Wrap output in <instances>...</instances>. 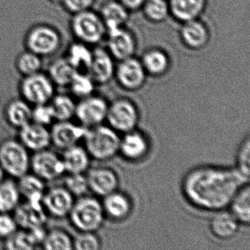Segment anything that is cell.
I'll return each mask as SVG.
<instances>
[{
  "label": "cell",
  "mask_w": 250,
  "mask_h": 250,
  "mask_svg": "<svg viewBox=\"0 0 250 250\" xmlns=\"http://www.w3.org/2000/svg\"><path fill=\"white\" fill-rule=\"evenodd\" d=\"M250 178L236 168L204 165L190 169L181 182L186 200L194 207L208 212L225 210L237 191Z\"/></svg>",
  "instance_id": "1"
},
{
  "label": "cell",
  "mask_w": 250,
  "mask_h": 250,
  "mask_svg": "<svg viewBox=\"0 0 250 250\" xmlns=\"http://www.w3.org/2000/svg\"><path fill=\"white\" fill-rule=\"evenodd\" d=\"M120 140L119 133L109 125L101 124L87 128L83 141L91 159L104 162L118 154Z\"/></svg>",
  "instance_id": "2"
},
{
  "label": "cell",
  "mask_w": 250,
  "mask_h": 250,
  "mask_svg": "<svg viewBox=\"0 0 250 250\" xmlns=\"http://www.w3.org/2000/svg\"><path fill=\"white\" fill-rule=\"evenodd\" d=\"M102 202L96 197L84 195L76 198L68 215L70 223L78 232H97L104 222Z\"/></svg>",
  "instance_id": "3"
},
{
  "label": "cell",
  "mask_w": 250,
  "mask_h": 250,
  "mask_svg": "<svg viewBox=\"0 0 250 250\" xmlns=\"http://www.w3.org/2000/svg\"><path fill=\"white\" fill-rule=\"evenodd\" d=\"M70 29L75 41L90 46H99L106 36V28L99 13L93 10L73 14Z\"/></svg>",
  "instance_id": "4"
},
{
  "label": "cell",
  "mask_w": 250,
  "mask_h": 250,
  "mask_svg": "<svg viewBox=\"0 0 250 250\" xmlns=\"http://www.w3.org/2000/svg\"><path fill=\"white\" fill-rule=\"evenodd\" d=\"M62 43V36L58 29L44 23L32 26L24 37L26 49L42 58L53 56Z\"/></svg>",
  "instance_id": "5"
},
{
  "label": "cell",
  "mask_w": 250,
  "mask_h": 250,
  "mask_svg": "<svg viewBox=\"0 0 250 250\" xmlns=\"http://www.w3.org/2000/svg\"><path fill=\"white\" fill-rule=\"evenodd\" d=\"M30 151L18 139L7 138L0 143V166L14 179L30 172Z\"/></svg>",
  "instance_id": "6"
},
{
  "label": "cell",
  "mask_w": 250,
  "mask_h": 250,
  "mask_svg": "<svg viewBox=\"0 0 250 250\" xmlns=\"http://www.w3.org/2000/svg\"><path fill=\"white\" fill-rule=\"evenodd\" d=\"M18 89L20 98L32 106L49 103L56 93V86L48 74L42 71L22 77Z\"/></svg>",
  "instance_id": "7"
},
{
  "label": "cell",
  "mask_w": 250,
  "mask_h": 250,
  "mask_svg": "<svg viewBox=\"0 0 250 250\" xmlns=\"http://www.w3.org/2000/svg\"><path fill=\"white\" fill-rule=\"evenodd\" d=\"M106 121L119 134L136 129L140 121V111L134 102L119 98L109 104Z\"/></svg>",
  "instance_id": "8"
},
{
  "label": "cell",
  "mask_w": 250,
  "mask_h": 250,
  "mask_svg": "<svg viewBox=\"0 0 250 250\" xmlns=\"http://www.w3.org/2000/svg\"><path fill=\"white\" fill-rule=\"evenodd\" d=\"M30 171L46 183L60 179L65 174L61 155L49 148L33 153Z\"/></svg>",
  "instance_id": "9"
},
{
  "label": "cell",
  "mask_w": 250,
  "mask_h": 250,
  "mask_svg": "<svg viewBox=\"0 0 250 250\" xmlns=\"http://www.w3.org/2000/svg\"><path fill=\"white\" fill-rule=\"evenodd\" d=\"M147 77L140 58L135 56L118 61L116 63L114 78L120 87L127 91L140 90L146 84Z\"/></svg>",
  "instance_id": "10"
},
{
  "label": "cell",
  "mask_w": 250,
  "mask_h": 250,
  "mask_svg": "<svg viewBox=\"0 0 250 250\" xmlns=\"http://www.w3.org/2000/svg\"><path fill=\"white\" fill-rule=\"evenodd\" d=\"M108 106L109 103L104 98L94 93L79 101L74 118L85 128L101 125L106 121Z\"/></svg>",
  "instance_id": "11"
},
{
  "label": "cell",
  "mask_w": 250,
  "mask_h": 250,
  "mask_svg": "<svg viewBox=\"0 0 250 250\" xmlns=\"http://www.w3.org/2000/svg\"><path fill=\"white\" fill-rule=\"evenodd\" d=\"M106 50L118 62L135 56L137 50V38L125 27L106 32Z\"/></svg>",
  "instance_id": "12"
},
{
  "label": "cell",
  "mask_w": 250,
  "mask_h": 250,
  "mask_svg": "<svg viewBox=\"0 0 250 250\" xmlns=\"http://www.w3.org/2000/svg\"><path fill=\"white\" fill-rule=\"evenodd\" d=\"M76 198L63 187L46 188L42 203L48 216L55 219L68 217Z\"/></svg>",
  "instance_id": "13"
},
{
  "label": "cell",
  "mask_w": 250,
  "mask_h": 250,
  "mask_svg": "<svg viewBox=\"0 0 250 250\" xmlns=\"http://www.w3.org/2000/svg\"><path fill=\"white\" fill-rule=\"evenodd\" d=\"M86 129L72 121H55L50 127L51 146L62 150L80 144L84 138Z\"/></svg>",
  "instance_id": "14"
},
{
  "label": "cell",
  "mask_w": 250,
  "mask_h": 250,
  "mask_svg": "<svg viewBox=\"0 0 250 250\" xmlns=\"http://www.w3.org/2000/svg\"><path fill=\"white\" fill-rule=\"evenodd\" d=\"M85 175L89 191L98 197H105L118 189L119 178L116 172L109 167H90Z\"/></svg>",
  "instance_id": "15"
},
{
  "label": "cell",
  "mask_w": 250,
  "mask_h": 250,
  "mask_svg": "<svg viewBox=\"0 0 250 250\" xmlns=\"http://www.w3.org/2000/svg\"><path fill=\"white\" fill-rule=\"evenodd\" d=\"M181 24L180 40L186 48L191 51H200L208 45L210 40V29L200 19Z\"/></svg>",
  "instance_id": "16"
},
{
  "label": "cell",
  "mask_w": 250,
  "mask_h": 250,
  "mask_svg": "<svg viewBox=\"0 0 250 250\" xmlns=\"http://www.w3.org/2000/svg\"><path fill=\"white\" fill-rule=\"evenodd\" d=\"M116 63V61L106 48L94 46L91 64L87 74L96 85L106 84L114 78Z\"/></svg>",
  "instance_id": "17"
},
{
  "label": "cell",
  "mask_w": 250,
  "mask_h": 250,
  "mask_svg": "<svg viewBox=\"0 0 250 250\" xmlns=\"http://www.w3.org/2000/svg\"><path fill=\"white\" fill-rule=\"evenodd\" d=\"M150 142L147 136L136 129L123 134L119 145V152L123 158L129 162H140L148 154Z\"/></svg>",
  "instance_id": "18"
},
{
  "label": "cell",
  "mask_w": 250,
  "mask_h": 250,
  "mask_svg": "<svg viewBox=\"0 0 250 250\" xmlns=\"http://www.w3.org/2000/svg\"><path fill=\"white\" fill-rule=\"evenodd\" d=\"M14 219L19 228L30 229L39 227L46 226L47 213L45 211L42 202L23 200L13 212Z\"/></svg>",
  "instance_id": "19"
},
{
  "label": "cell",
  "mask_w": 250,
  "mask_h": 250,
  "mask_svg": "<svg viewBox=\"0 0 250 250\" xmlns=\"http://www.w3.org/2000/svg\"><path fill=\"white\" fill-rule=\"evenodd\" d=\"M18 140L30 152L36 153L51 146L49 127L30 122L18 130Z\"/></svg>",
  "instance_id": "20"
},
{
  "label": "cell",
  "mask_w": 250,
  "mask_h": 250,
  "mask_svg": "<svg viewBox=\"0 0 250 250\" xmlns=\"http://www.w3.org/2000/svg\"><path fill=\"white\" fill-rule=\"evenodd\" d=\"M102 204L105 216L115 222L125 220L133 210L131 198L118 189L104 197Z\"/></svg>",
  "instance_id": "21"
},
{
  "label": "cell",
  "mask_w": 250,
  "mask_h": 250,
  "mask_svg": "<svg viewBox=\"0 0 250 250\" xmlns=\"http://www.w3.org/2000/svg\"><path fill=\"white\" fill-rule=\"evenodd\" d=\"M170 17L180 24L200 19L208 5V0H168Z\"/></svg>",
  "instance_id": "22"
},
{
  "label": "cell",
  "mask_w": 250,
  "mask_h": 250,
  "mask_svg": "<svg viewBox=\"0 0 250 250\" xmlns=\"http://www.w3.org/2000/svg\"><path fill=\"white\" fill-rule=\"evenodd\" d=\"M140 60L147 75L152 77H164L171 68L170 57L162 48L147 49L143 52Z\"/></svg>",
  "instance_id": "23"
},
{
  "label": "cell",
  "mask_w": 250,
  "mask_h": 250,
  "mask_svg": "<svg viewBox=\"0 0 250 250\" xmlns=\"http://www.w3.org/2000/svg\"><path fill=\"white\" fill-rule=\"evenodd\" d=\"M33 106L21 99H14L5 104L3 115L5 122L11 128L20 129L32 122Z\"/></svg>",
  "instance_id": "24"
},
{
  "label": "cell",
  "mask_w": 250,
  "mask_h": 250,
  "mask_svg": "<svg viewBox=\"0 0 250 250\" xmlns=\"http://www.w3.org/2000/svg\"><path fill=\"white\" fill-rule=\"evenodd\" d=\"M61 159L66 173H86L90 167L91 158L84 146L80 144L62 150Z\"/></svg>",
  "instance_id": "25"
},
{
  "label": "cell",
  "mask_w": 250,
  "mask_h": 250,
  "mask_svg": "<svg viewBox=\"0 0 250 250\" xmlns=\"http://www.w3.org/2000/svg\"><path fill=\"white\" fill-rule=\"evenodd\" d=\"M227 210L214 212L215 215L209 223L210 232L216 238L221 240L233 238L239 229V222L229 210Z\"/></svg>",
  "instance_id": "26"
},
{
  "label": "cell",
  "mask_w": 250,
  "mask_h": 250,
  "mask_svg": "<svg viewBox=\"0 0 250 250\" xmlns=\"http://www.w3.org/2000/svg\"><path fill=\"white\" fill-rule=\"evenodd\" d=\"M99 14L107 32L125 27L131 13L118 0H109L102 5Z\"/></svg>",
  "instance_id": "27"
},
{
  "label": "cell",
  "mask_w": 250,
  "mask_h": 250,
  "mask_svg": "<svg viewBox=\"0 0 250 250\" xmlns=\"http://www.w3.org/2000/svg\"><path fill=\"white\" fill-rule=\"evenodd\" d=\"M17 186L21 200L26 201L42 202L46 190V182L37 175L27 172L17 179Z\"/></svg>",
  "instance_id": "28"
},
{
  "label": "cell",
  "mask_w": 250,
  "mask_h": 250,
  "mask_svg": "<svg viewBox=\"0 0 250 250\" xmlns=\"http://www.w3.org/2000/svg\"><path fill=\"white\" fill-rule=\"evenodd\" d=\"M93 52L92 46L75 41L67 48L65 57L76 71L88 73Z\"/></svg>",
  "instance_id": "29"
},
{
  "label": "cell",
  "mask_w": 250,
  "mask_h": 250,
  "mask_svg": "<svg viewBox=\"0 0 250 250\" xmlns=\"http://www.w3.org/2000/svg\"><path fill=\"white\" fill-rule=\"evenodd\" d=\"M229 212L240 225H249L250 222V186H243L229 203Z\"/></svg>",
  "instance_id": "30"
},
{
  "label": "cell",
  "mask_w": 250,
  "mask_h": 250,
  "mask_svg": "<svg viewBox=\"0 0 250 250\" xmlns=\"http://www.w3.org/2000/svg\"><path fill=\"white\" fill-rule=\"evenodd\" d=\"M21 202V194L14 178L0 183V213H13Z\"/></svg>",
  "instance_id": "31"
},
{
  "label": "cell",
  "mask_w": 250,
  "mask_h": 250,
  "mask_svg": "<svg viewBox=\"0 0 250 250\" xmlns=\"http://www.w3.org/2000/svg\"><path fill=\"white\" fill-rule=\"evenodd\" d=\"M76 72L77 71L64 56L54 60L49 64L46 74L56 87H68Z\"/></svg>",
  "instance_id": "32"
},
{
  "label": "cell",
  "mask_w": 250,
  "mask_h": 250,
  "mask_svg": "<svg viewBox=\"0 0 250 250\" xmlns=\"http://www.w3.org/2000/svg\"><path fill=\"white\" fill-rule=\"evenodd\" d=\"M55 121H72L75 117L77 103L71 95L55 93L49 102Z\"/></svg>",
  "instance_id": "33"
},
{
  "label": "cell",
  "mask_w": 250,
  "mask_h": 250,
  "mask_svg": "<svg viewBox=\"0 0 250 250\" xmlns=\"http://www.w3.org/2000/svg\"><path fill=\"white\" fill-rule=\"evenodd\" d=\"M42 248L46 250H72L73 237L62 228H55L47 230Z\"/></svg>",
  "instance_id": "34"
},
{
  "label": "cell",
  "mask_w": 250,
  "mask_h": 250,
  "mask_svg": "<svg viewBox=\"0 0 250 250\" xmlns=\"http://www.w3.org/2000/svg\"><path fill=\"white\" fill-rule=\"evenodd\" d=\"M140 11L146 20L153 24L165 22L170 17L168 0H146Z\"/></svg>",
  "instance_id": "35"
},
{
  "label": "cell",
  "mask_w": 250,
  "mask_h": 250,
  "mask_svg": "<svg viewBox=\"0 0 250 250\" xmlns=\"http://www.w3.org/2000/svg\"><path fill=\"white\" fill-rule=\"evenodd\" d=\"M16 69L22 77L32 75L42 71V58L26 49L17 56L15 61Z\"/></svg>",
  "instance_id": "36"
},
{
  "label": "cell",
  "mask_w": 250,
  "mask_h": 250,
  "mask_svg": "<svg viewBox=\"0 0 250 250\" xmlns=\"http://www.w3.org/2000/svg\"><path fill=\"white\" fill-rule=\"evenodd\" d=\"M96 84L87 73L76 72L68 88L76 99H82L94 94Z\"/></svg>",
  "instance_id": "37"
},
{
  "label": "cell",
  "mask_w": 250,
  "mask_h": 250,
  "mask_svg": "<svg viewBox=\"0 0 250 250\" xmlns=\"http://www.w3.org/2000/svg\"><path fill=\"white\" fill-rule=\"evenodd\" d=\"M62 178V186L75 198L87 195L89 187L85 173H66Z\"/></svg>",
  "instance_id": "38"
},
{
  "label": "cell",
  "mask_w": 250,
  "mask_h": 250,
  "mask_svg": "<svg viewBox=\"0 0 250 250\" xmlns=\"http://www.w3.org/2000/svg\"><path fill=\"white\" fill-rule=\"evenodd\" d=\"M4 241L5 248L9 250H36V247L27 229L19 228Z\"/></svg>",
  "instance_id": "39"
},
{
  "label": "cell",
  "mask_w": 250,
  "mask_h": 250,
  "mask_svg": "<svg viewBox=\"0 0 250 250\" xmlns=\"http://www.w3.org/2000/svg\"><path fill=\"white\" fill-rule=\"evenodd\" d=\"M73 247L75 250H99L102 241L95 232H78L73 237Z\"/></svg>",
  "instance_id": "40"
},
{
  "label": "cell",
  "mask_w": 250,
  "mask_h": 250,
  "mask_svg": "<svg viewBox=\"0 0 250 250\" xmlns=\"http://www.w3.org/2000/svg\"><path fill=\"white\" fill-rule=\"evenodd\" d=\"M32 122L49 128L55 122V116L49 103L33 106Z\"/></svg>",
  "instance_id": "41"
},
{
  "label": "cell",
  "mask_w": 250,
  "mask_h": 250,
  "mask_svg": "<svg viewBox=\"0 0 250 250\" xmlns=\"http://www.w3.org/2000/svg\"><path fill=\"white\" fill-rule=\"evenodd\" d=\"M247 137L241 143L237 152L236 165L235 167L238 171L250 178V141Z\"/></svg>",
  "instance_id": "42"
},
{
  "label": "cell",
  "mask_w": 250,
  "mask_h": 250,
  "mask_svg": "<svg viewBox=\"0 0 250 250\" xmlns=\"http://www.w3.org/2000/svg\"><path fill=\"white\" fill-rule=\"evenodd\" d=\"M18 229L13 213H0V240L5 241Z\"/></svg>",
  "instance_id": "43"
},
{
  "label": "cell",
  "mask_w": 250,
  "mask_h": 250,
  "mask_svg": "<svg viewBox=\"0 0 250 250\" xmlns=\"http://www.w3.org/2000/svg\"><path fill=\"white\" fill-rule=\"evenodd\" d=\"M96 0H63L62 6L67 12L73 14L93 8Z\"/></svg>",
  "instance_id": "44"
},
{
  "label": "cell",
  "mask_w": 250,
  "mask_h": 250,
  "mask_svg": "<svg viewBox=\"0 0 250 250\" xmlns=\"http://www.w3.org/2000/svg\"><path fill=\"white\" fill-rule=\"evenodd\" d=\"M130 13L141 9L146 0H118Z\"/></svg>",
  "instance_id": "45"
},
{
  "label": "cell",
  "mask_w": 250,
  "mask_h": 250,
  "mask_svg": "<svg viewBox=\"0 0 250 250\" xmlns=\"http://www.w3.org/2000/svg\"><path fill=\"white\" fill-rule=\"evenodd\" d=\"M5 171L2 169V167L0 166V183L2 182L5 179Z\"/></svg>",
  "instance_id": "46"
},
{
  "label": "cell",
  "mask_w": 250,
  "mask_h": 250,
  "mask_svg": "<svg viewBox=\"0 0 250 250\" xmlns=\"http://www.w3.org/2000/svg\"><path fill=\"white\" fill-rule=\"evenodd\" d=\"M51 4L55 5H62L63 0H48Z\"/></svg>",
  "instance_id": "47"
}]
</instances>
